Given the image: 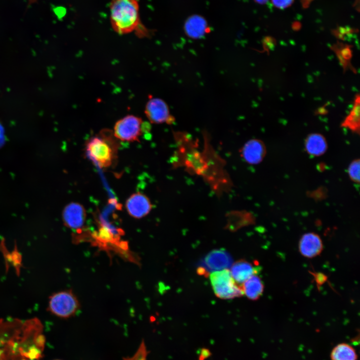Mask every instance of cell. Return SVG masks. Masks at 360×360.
Masks as SVG:
<instances>
[{
  "instance_id": "6da1fadb",
  "label": "cell",
  "mask_w": 360,
  "mask_h": 360,
  "mask_svg": "<svg viewBox=\"0 0 360 360\" xmlns=\"http://www.w3.org/2000/svg\"><path fill=\"white\" fill-rule=\"evenodd\" d=\"M42 326L36 318L0 320V360H34L43 350Z\"/></svg>"
},
{
  "instance_id": "7a4b0ae2",
  "label": "cell",
  "mask_w": 360,
  "mask_h": 360,
  "mask_svg": "<svg viewBox=\"0 0 360 360\" xmlns=\"http://www.w3.org/2000/svg\"><path fill=\"white\" fill-rule=\"evenodd\" d=\"M139 0H112L110 20L113 29L119 34L138 31L140 36H148V30L141 23Z\"/></svg>"
},
{
  "instance_id": "3957f363",
  "label": "cell",
  "mask_w": 360,
  "mask_h": 360,
  "mask_svg": "<svg viewBox=\"0 0 360 360\" xmlns=\"http://www.w3.org/2000/svg\"><path fill=\"white\" fill-rule=\"evenodd\" d=\"M108 130L92 137L86 145V154L100 168L110 166L116 156V142Z\"/></svg>"
},
{
  "instance_id": "277c9868",
  "label": "cell",
  "mask_w": 360,
  "mask_h": 360,
  "mask_svg": "<svg viewBox=\"0 0 360 360\" xmlns=\"http://www.w3.org/2000/svg\"><path fill=\"white\" fill-rule=\"evenodd\" d=\"M210 280L215 295L222 300H230L244 295L242 286L233 278L228 269L210 274Z\"/></svg>"
},
{
  "instance_id": "5b68a950",
  "label": "cell",
  "mask_w": 360,
  "mask_h": 360,
  "mask_svg": "<svg viewBox=\"0 0 360 360\" xmlns=\"http://www.w3.org/2000/svg\"><path fill=\"white\" fill-rule=\"evenodd\" d=\"M80 308L78 300L70 290L58 292L49 298L48 310L62 318H68L74 315Z\"/></svg>"
},
{
  "instance_id": "8992f818",
  "label": "cell",
  "mask_w": 360,
  "mask_h": 360,
  "mask_svg": "<svg viewBox=\"0 0 360 360\" xmlns=\"http://www.w3.org/2000/svg\"><path fill=\"white\" fill-rule=\"evenodd\" d=\"M231 255L224 249L214 250L208 252L201 262L198 272L202 276L230 268L233 264Z\"/></svg>"
},
{
  "instance_id": "52a82bcc",
  "label": "cell",
  "mask_w": 360,
  "mask_h": 360,
  "mask_svg": "<svg viewBox=\"0 0 360 360\" xmlns=\"http://www.w3.org/2000/svg\"><path fill=\"white\" fill-rule=\"evenodd\" d=\"M142 120L138 116H126L116 123L114 135L122 141H139V137L142 134Z\"/></svg>"
},
{
  "instance_id": "ba28073f",
  "label": "cell",
  "mask_w": 360,
  "mask_h": 360,
  "mask_svg": "<svg viewBox=\"0 0 360 360\" xmlns=\"http://www.w3.org/2000/svg\"><path fill=\"white\" fill-rule=\"evenodd\" d=\"M145 114L148 120L153 124H170L175 120L174 117L170 114L166 103L158 98H152L148 102Z\"/></svg>"
},
{
  "instance_id": "9c48e42d",
  "label": "cell",
  "mask_w": 360,
  "mask_h": 360,
  "mask_svg": "<svg viewBox=\"0 0 360 360\" xmlns=\"http://www.w3.org/2000/svg\"><path fill=\"white\" fill-rule=\"evenodd\" d=\"M86 211L82 205L72 202L66 205L62 212L64 225L74 230L82 228L85 222Z\"/></svg>"
},
{
  "instance_id": "30bf717a",
  "label": "cell",
  "mask_w": 360,
  "mask_h": 360,
  "mask_svg": "<svg viewBox=\"0 0 360 360\" xmlns=\"http://www.w3.org/2000/svg\"><path fill=\"white\" fill-rule=\"evenodd\" d=\"M126 208L130 216L140 219L149 214L152 208V204L146 196L137 192L133 194L128 198Z\"/></svg>"
},
{
  "instance_id": "8fae6325",
  "label": "cell",
  "mask_w": 360,
  "mask_h": 360,
  "mask_svg": "<svg viewBox=\"0 0 360 360\" xmlns=\"http://www.w3.org/2000/svg\"><path fill=\"white\" fill-rule=\"evenodd\" d=\"M324 244L320 236L314 232L304 234L298 242V250L303 256L314 258L320 254L323 250Z\"/></svg>"
},
{
  "instance_id": "7c38bea8",
  "label": "cell",
  "mask_w": 360,
  "mask_h": 360,
  "mask_svg": "<svg viewBox=\"0 0 360 360\" xmlns=\"http://www.w3.org/2000/svg\"><path fill=\"white\" fill-rule=\"evenodd\" d=\"M266 154V146L262 141L252 139L244 144L240 150L241 156L250 164H257L264 159Z\"/></svg>"
},
{
  "instance_id": "4fadbf2b",
  "label": "cell",
  "mask_w": 360,
  "mask_h": 360,
  "mask_svg": "<svg viewBox=\"0 0 360 360\" xmlns=\"http://www.w3.org/2000/svg\"><path fill=\"white\" fill-rule=\"evenodd\" d=\"M184 32L190 38L194 40L200 39L208 33V26L204 17L198 14L190 16L185 21Z\"/></svg>"
},
{
  "instance_id": "5bb4252c",
  "label": "cell",
  "mask_w": 360,
  "mask_h": 360,
  "mask_svg": "<svg viewBox=\"0 0 360 360\" xmlns=\"http://www.w3.org/2000/svg\"><path fill=\"white\" fill-rule=\"evenodd\" d=\"M231 274L235 282L242 284L252 275L258 274L259 268L252 262L245 260H240L232 264Z\"/></svg>"
},
{
  "instance_id": "9a60e30c",
  "label": "cell",
  "mask_w": 360,
  "mask_h": 360,
  "mask_svg": "<svg viewBox=\"0 0 360 360\" xmlns=\"http://www.w3.org/2000/svg\"><path fill=\"white\" fill-rule=\"evenodd\" d=\"M304 146L308 154L314 157L322 156L328 148L326 138L318 133L310 134L305 140Z\"/></svg>"
},
{
  "instance_id": "2e32d148",
  "label": "cell",
  "mask_w": 360,
  "mask_h": 360,
  "mask_svg": "<svg viewBox=\"0 0 360 360\" xmlns=\"http://www.w3.org/2000/svg\"><path fill=\"white\" fill-rule=\"evenodd\" d=\"M244 294L249 300H256L262 296L264 291V284L260 278L257 274L252 275L242 284Z\"/></svg>"
},
{
  "instance_id": "e0dca14e",
  "label": "cell",
  "mask_w": 360,
  "mask_h": 360,
  "mask_svg": "<svg viewBox=\"0 0 360 360\" xmlns=\"http://www.w3.org/2000/svg\"><path fill=\"white\" fill-rule=\"evenodd\" d=\"M330 358L331 360H357L358 354L352 346L342 342L332 349Z\"/></svg>"
},
{
  "instance_id": "ac0fdd59",
  "label": "cell",
  "mask_w": 360,
  "mask_h": 360,
  "mask_svg": "<svg viewBox=\"0 0 360 360\" xmlns=\"http://www.w3.org/2000/svg\"><path fill=\"white\" fill-rule=\"evenodd\" d=\"M342 126L348 128L354 132H360V96H357L354 102L348 116L346 118Z\"/></svg>"
},
{
  "instance_id": "d6986e66",
  "label": "cell",
  "mask_w": 360,
  "mask_h": 360,
  "mask_svg": "<svg viewBox=\"0 0 360 360\" xmlns=\"http://www.w3.org/2000/svg\"><path fill=\"white\" fill-rule=\"evenodd\" d=\"M360 159L354 160L349 164L348 168V174L350 180L354 183L359 184L360 180Z\"/></svg>"
},
{
  "instance_id": "ffe728a7",
  "label": "cell",
  "mask_w": 360,
  "mask_h": 360,
  "mask_svg": "<svg viewBox=\"0 0 360 360\" xmlns=\"http://www.w3.org/2000/svg\"><path fill=\"white\" fill-rule=\"evenodd\" d=\"M148 352L144 342H142L136 354L131 358H125V360H146Z\"/></svg>"
},
{
  "instance_id": "44dd1931",
  "label": "cell",
  "mask_w": 360,
  "mask_h": 360,
  "mask_svg": "<svg viewBox=\"0 0 360 360\" xmlns=\"http://www.w3.org/2000/svg\"><path fill=\"white\" fill-rule=\"evenodd\" d=\"M294 0H272V4L277 8L283 9L288 8Z\"/></svg>"
},
{
  "instance_id": "7402d4cb",
  "label": "cell",
  "mask_w": 360,
  "mask_h": 360,
  "mask_svg": "<svg viewBox=\"0 0 360 360\" xmlns=\"http://www.w3.org/2000/svg\"><path fill=\"white\" fill-rule=\"evenodd\" d=\"M212 354L210 350L206 348H203L200 350V352L198 358V360H206L209 358Z\"/></svg>"
},
{
  "instance_id": "603a6c76",
  "label": "cell",
  "mask_w": 360,
  "mask_h": 360,
  "mask_svg": "<svg viewBox=\"0 0 360 360\" xmlns=\"http://www.w3.org/2000/svg\"><path fill=\"white\" fill-rule=\"evenodd\" d=\"M5 142L4 130L3 126L0 122V148H2Z\"/></svg>"
},
{
  "instance_id": "cb8c5ba5",
  "label": "cell",
  "mask_w": 360,
  "mask_h": 360,
  "mask_svg": "<svg viewBox=\"0 0 360 360\" xmlns=\"http://www.w3.org/2000/svg\"><path fill=\"white\" fill-rule=\"evenodd\" d=\"M256 2L260 4H266L268 0H254Z\"/></svg>"
}]
</instances>
